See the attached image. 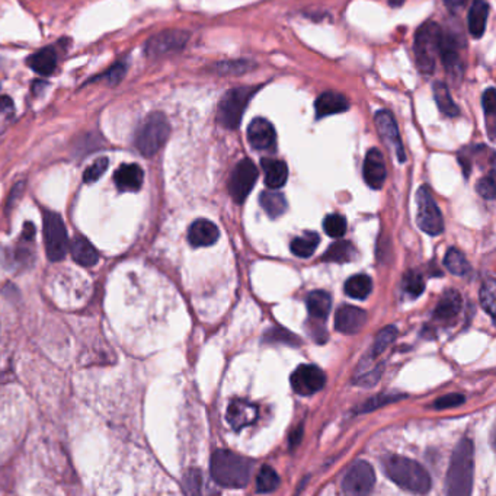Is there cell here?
<instances>
[{"mask_svg": "<svg viewBox=\"0 0 496 496\" xmlns=\"http://www.w3.org/2000/svg\"><path fill=\"white\" fill-rule=\"evenodd\" d=\"M253 463L230 450H217L210 463V471L217 485L230 489L245 488L252 474Z\"/></svg>", "mask_w": 496, "mask_h": 496, "instance_id": "1", "label": "cell"}, {"mask_svg": "<svg viewBox=\"0 0 496 496\" xmlns=\"http://www.w3.org/2000/svg\"><path fill=\"white\" fill-rule=\"evenodd\" d=\"M474 447L469 438L462 440L455 447L448 467L445 490L448 495L467 496L473 486Z\"/></svg>", "mask_w": 496, "mask_h": 496, "instance_id": "2", "label": "cell"}, {"mask_svg": "<svg viewBox=\"0 0 496 496\" xmlns=\"http://www.w3.org/2000/svg\"><path fill=\"white\" fill-rule=\"evenodd\" d=\"M384 467L389 479L399 488L420 495L429 492L431 478L418 462L402 457V455H391Z\"/></svg>", "mask_w": 496, "mask_h": 496, "instance_id": "3", "label": "cell"}, {"mask_svg": "<svg viewBox=\"0 0 496 496\" xmlns=\"http://www.w3.org/2000/svg\"><path fill=\"white\" fill-rule=\"evenodd\" d=\"M170 134V124L163 112L149 114L138 126L134 135V146L146 157L154 156L163 147Z\"/></svg>", "mask_w": 496, "mask_h": 496, "instance_id": "4", "label": "cell"}, {"mask_svg": "<svg viewBox=\"0 0 496 496\" xmlns=\"http://www.w3.org/2000/svg\"><path fill=\"white\" fill-rule=\"evenodd\" d=\"M443 29L438 24L428 21L422 24L415 35L413 51L416 66L424 74H432L435 70L436 58L440 57Z\"/></svg>", "mask_w": 496, "mask_h": 496, "instance_id": "5", "label": "cell"}, {"mask_svg": "<svg viewBox=\"0 0 496 496\" xmlns=\"http://www.w3.org/2000/svg\"><path fill=\"white\" fill-rule=\"evenodd\" d=\"M260 89L261 86H241L226 92L217 108V123L224 128L236 130L242 121L243 112L253 93Z\"/></svg>", "mask_w": 496, "mask_h": 496, "instance_id": "6", "label": "cell"}, {"mask_svg": "<svg viewBox=\"0 0 496 496\" xmlns=\"http://www.w3.org/2000/svg\"><path fill=\"white\" fill-rule=\"evenodd\" d=\"M44 243L47 256L51 261H60L66 256L69 249L67 230L60 214L54 211L44 213Z\"/></svg>", "mask_w": 496, "mask_h": 496, "instance_id": "7", "label": "cell"}, {"mask_svg": "<svg viewBox=\"0 0 496 496\" xmlns=\"http://www.w3.org/2000/svg\"><path fill=\"white\" fill-rule=\"evenodd\" d=\"M416 223L422 232L431 236L440 234L444 230L443 214L427 187H421L416 192Z\"/></svg>", "mask_w": 496, "mask_h": 496, "instance_id": "8", "label": "cell"}, {"mask_svg": "<svg viewBox=\"0 0 496 496\" xmlns=\"http://www.w3.org/2000/svg\"><path fill=\"white\" fill-rule=\"evenodd\" d=\"M189 39V32L184 29H166L150 36L145 44V54L156 60L184 50Z\"/></svg>", "mask_w": 496, "mask_h": 496, "instance_id": "9", "label": "cell"}, {"mask_svg": "<svg viewBox=\"0 0 496 496\" xmlns=\"http://www.w3.org/2000/svg\"><path fill=\"white\" fill-rule=\"evenodd\" d=\"M257 176L260 172L250 159H243L236 165L229 181V192L234 203L242 204L246 200L257 181Z\"/></svg>", "mask_w": 496, "mask_h": 496, "instance_id": "10", "label": "cell"}, {"mask_svg": "<svg viewBox=\"0 0 496 496\" xmlns=\"http://www.w3.org/2000/svg\"><path fill=\"white\" fill-rule=\"evenodd\" d=\"M375 485V473L367 462L354 463L342 481V490L347 495H367Z\"/></svg>", "mask_w": 496, "mask_h": 496, "instance_id": "11", "label": "cell"}, {"mask_svg": "<svg viewBox=\"0 0 496 496\" xmlns=\"http://www.w3.org/2000/svg\"><path fill=\"white\" fill-rule=\"evenodd\" d=\"M326 383L325 373L316 366L303 364L291 374V387L297 394L309 396L323 389Z\"/></svg>", "mask_w": 496, "mask_h": 496, "instance_id": "12", "label": "cell"}, {"mask_svg": "<svg viewBox=\"0 0 496 496\" xmlns=\"http://www.w3.org/2000/svg\"><path fill=\"white\" fill-rule=\"evenodd\" d=\"M374 123L377 127V131H379V135L382 137V140L384 142V145L398 156V161L401 163L406 162V154H405V149L402 145V138L399 134V128L398 124H396L393 115L389 111H379L375 114Z\"/></svg>", "mask_w": 496, "mask_h": 496, "instance_id": "13", "label": "cell"}, {"mask_svg": "<svg viewBox=\"0 0 496 496\" xmlns=\"http://www.w3.org/2000/svg\"><path fill=\"white\" fill-rule=\"evenodd\" d=\"M367 323V313L355 306H342L335 313V329L344 335L358 333Z\"/></svg>", "mask_w": 496, "mask_h": 496, "instance_id": "14", "label": "cell"}, {"mask_svg": "<svg viewBox=\"0 0 496 496\" xmlns=\"http://www.w3.org/2000/svg\"><path fill=\"white\" fill-rule=\"evenodd\" d=\"M386 163L379 149H370L364 159L363 176L366 184L373 189H380L386 181Z\"/></svg>", "mask_w": 496, "mask_h": 496, "instance_id": "15", "label": "cell"}, {"mask_svg": "<svg viewBox=\"0 0 496 496\" xmlns=\"http://www.w3.org/2000/svg\"><path fill=\"white\" fill-rule=\"evenodd\" d=\"M248 140L255 150H268L276 140L275 128L267 118L257 116L248 127Z\"/></svg>", "mask_w": 496, "mask_h": 496, "instance_id": "16", "label": "cell"}, {"mask_svg": "<svg viewBox=\"0 0 496 496\" xmlns=\"http://www.w3.org/2000/svg\"><path fill=\"white\" fill-rule=\"evenodd\" d=\"M257 418V406L243 401L236 399L227 408V422L234 431H241L242 428L252 425Z\"/></svg>", "mask_w": 496, "mask_h": 496, "instance_id": "17", "label": "cell"}, {"mask_svg": "<svg viewBox=\"0 0 496 496\" xmlns=\"http://www.w3.org/2000/svg\"><path fill=\"white\" fill-rule=\"evenodd\" d=\"M218 237H220V230L206 218L194 222L188 230V241L194 248L211 246L218 241Z\"/></svg>", "mask_w": 496, "mask_h": 496, "instance_id": "18", "label": "cell"}, {"mask_svg": "<svg viewBox=\"0 0 496 496\" xmlns=\"http://www.w3.org/2000/svg\"><path fill=\"white\" fill-rule=\"evenodd\" d=\"M143 180L145 172L137 163L121 165L114 175V182L116 188L123 192H137L142 188Z\"/></svg>", "mask_w": 496, "mask_h": 496, "instance_id": "19", "label": "cell"}, {"mask_svg": "<svg viewBox=\"0 0 496 496\" xmlns=\"http://www.w3.org/2000/svg\"><path fill=\"white\" fill-rule=\"evenodd\" d=\"M460 44L451 34L443 32L441 46H440V58L445 70L451 74L462 76V60H460Z\"/></svg>", "mask_w": 496, "mask_h": 496, "instance_id": "20", "label": "cell"}, {"mask_svg": "<svg viewBox=\"0 0 496 496\" xmlns=\"http://www.w3.org/2000/svg\"><path fill=\"white\" fill-rule=\"evenodd\" d=\"M348 108H349L348 99L338 92H323L316 99V104H314L317 120H321V118H325L328 115L345 112L348 111Z\"/></svg>", "mask_w": 496, "mask_h": 496, "instance_id": "21", "label": "cell"}, {"mask_svg": "<svg viewBox=\"0 0 496 496\" xmlns=\"http://www.w3.org/2000/svg\"><path fill=\"white\" fill-rule=\"evenodd\" d=\"M264 173H265V184L271 189L283 188L288 177V168L283 161L279 159L265 157L261 161Z\"/></svg>", "mask_w": 496, "mask_h": 496, "instance_id": "22", "label": "cell"}, {"mask_svg": "<svg viewBox=\"0 0 496 496\" xmlns=\"http://www.w3.org/2000/svg\"><path fill=\"white\" fill-rule=\"evenodd\" d=\"M462 310V295L457 291H448L444 294L441 302L434 310V321L450 322Z\"/></svg>", "mask_w": 496, "mask_h": 496, "instance_id": "23", "label": "cell"}, {"mask_svg": "<svg viewBox=\"0 0 496 496\" xmlns=\"http://www.w3.org/2000/svg\"><path fill=\"white\" fill-rule=\"evenodd\" d=\"M57 53L53 47H44L28 57L27 65L38 74L48 76L57 67Z\"/></svg>", "mask_w": 496, "mask_h": 496, "instance_id": "24", "label": "cell"}, {"mask_svg": "<svg viewBox=\"0 0 496 496\" xmlns=\"http://www.w3.org/2000/svg\"><path fill=\"white\" fill-rule=\"evenodd\" d=\"M306 304L311 319L317 322H325V319L330 313L332 300H330V295L326 291L316 290L307 295Z\"/></svg>", "mask_w": 496, "mask_h": 496, "instance_id": "25", "label": "cell"}, {"mask_svg": "<svg viewBox=\"0 0 496 496\" xmlns=\"http://www.w3.org/2000/svg\"><path fill=\"white\" fill-rule=\"evenodd\" d=\"M489 16V5L485 0H474L469 11V31L473 38H481L486 29Z\"/></svg>", "mask_w": 496, "mask_h": 496, "instance_id": "26", "label": "cell"}, {"mask_svg": "<svg viewBox=\"0 0 496 496\" xmlns=\"http://www.w3.org/2000/svg\"><path fill=\"white\" fill-rule=\"evenodd\" d=\"M70 252L73 260L79 265H83V267H92L99 260L98 250L88 239H85V237H76L70 245Z\"/></svg>", "mask_w": 496, "mask_h": 496, "instance_id": "27", "label": "cell"}, {"mask_svg": "<svg viewBox=\"0 0 496 496\" xmlns=\"http://www.w3.org/2000/svg\"><path fill=\"white\" fill-rule=\"evenodd\" d=\"M356 250L355 246L348 241H338L328 248L322 261L335 262V264H347L355 260Z\"/></svg>", "mask_w": 496, "mask_h": 496, "instance_id": "28", "label": "cell"}, {"mask_svg": "<svg viewBox=\"0 0 496 496\" xmlns=\"http://www.w3.org/2000/svg\"><path fill=\"white\" fill-rule=\"evenodd\" d=\"M344 290H345V294L348 297H351V299L364 300V299H367L373 290V280L366 274L352 275L347 280Z\"/></svg>", "mask_w": 496, "mask_h": 496, "instance_id": "29", "label": "cell"}, {"mask_svg": "<svg viewBox=\"0 0 496 496\" xmlns=\"http://www.w3.org/2000/svg\"><path fill=\"white\" fill-rule=\"evenodd\" d=\"M319 242H321L319 234L314 232H306L302 236L295 237L290 245V249L295 256L309 257L314 253L317 246H319Z\"/></svg>", "mask_w": 496, "mask_h": 496, "instance_id": "30", "label": "cell"}, {"mask_svg": "<svg viewBox=\"0 0 496 496\" xmlns=\"http://www.w3.org/2000/svg\"><path fill=\"white\" fill-rule=\"evenodd\" d=\"M432 92H434V99L436 105H438L440 111L447 115V116H457L460 115V109L459 107L455 105V102L453 101V98L450 95V91L447 88L445 83L443 82H435L432 86Z\"/></svg>", "mask_w": 496, "mask_h": 496, "instance_id": "31", "label": "cell"}, {"mask_svg": "<svg viewBox=\"0 0 496 496\" xmlns=\"http://www.w3.org/2000/svg\"><path fill=\"white\" fill-rule=\"evenodd\" d=\"M260 204L265 210V213L272 218L283 215L287 210V201H286L284 195L276 192L275 189L274 191H264L260 195Z\"/></svg>", "mask_w": 496, "mask_h": 496, "instance_id": "32", "label": "cell"}, {"mask_svg": "<svg viewBox=\"0 0 496 496\" xmlns=\"http://www.w3.org/2000/svg\"><path fill=\"white\" fill-rule=\"evenodd\" d=\"M444 265L451 274L457 275V276H464L471 271V267H470L469 261L466 260V256L455 248L448 249V252L445 253Z\"/></svg>", "mask_w": 496, "mask_h": 496, "instance_id": "33", "label": "cell"}, {"mask_svg": "<svg viewBox=\"0 0 496 496\" xmlns=\"http://www.w3.org/2000/svg\"><path fill=\"white\" fill-rule=\"evenodd\" d=\"M280 486V476L272 467L264 466L256 476V490L260 493H269Z\"/></svg>", "mask_w": 496, "mask_h": 496, "instance_id": "34", "label": "cell"}, {"mask_svg": "<svg viewBox=\"0 0 496 496\" xmlns=\"http://www.w3.org/2000/svg\"><path fill=\"white\" fill-rule=\"evenodd\" d=\"M396 336H398V329L394 326H387L383 330H380L379 335L375 336V341L373 344V351H371L373 358L382 355L386 351V348L391 345V342L396 340Z\"/></svg>", "mask_w": 496, "mask_h": 496, "instance_id": "35", "label": "cell"}, {"mask_svg": "<svg viewBox=\"0 0 496 496\" xmlns=\"http://www.w3.org/2000/svg\"><path fill=\"white\" fill-rule=\"evenodd\" d=\"M323 229L332 239H341L347 232V220L341 214H329L323 222Z\"/></svg>", "mask_w": 496, "mask_h": 496, "instance_id": "36", "label": "cell"}, {"mask_svg": "<svg viewBox=\"0 0 496 496\" xmlns=\"http://www.w3.org/2000/svg\"><path fill=\"white\" fill-rule=\"evenodd\" d=\"M253 67L255 65L248 60H229L214 66L215 73L218 74H242L252 70Z\"/></svg>", "mask_w": 496, "mask_h": 496, "instance_id": "37", "label": "cell"}, {"mask_svg": "<svg viewBox=\"0 0 496 496\" xmlns=\"http://www.w3.org/2000/svg\"><path fill=\"white\" fill-rule=\"evenodd\" d=\"M495 290H496V284L492 279L488 280L481 288V304L492 319L495 316Z\"/></svg>", "mask_w": 496, "mask_h": 496, "instance_id": "38", "label": "cell"}, {"mask_svg": "<svg viewBox=\"0 0 496 496\" xmlns=\"http://www.w3.org/2000/svg\"><path fill=\"white\" fill-rule=\"evenodd\" d=\"M108 165H109V161H108V157H99L96 159V161L85 170L83 173V181L86 184H92V182H96L99 177H101L107 169H108Z\"/></svg>", "mask_w": 496, "mask_h": 496, "instance_id": "39", "label": "cell"}, {"mask_svg": "<svg viewBox=\"0 0 496 496\" xmlns=\"http://www.w3.org/2000/svg\"><path fill=\"white\" fill-rule=\"evenodd\" d=\"M126 73H127V66L124 63H116L112 67H109L105 73H102L101 76L95 77V81H99V79H104V81L109 86H116V85H120V82L124 79Z\"/></svg>", "mask_w": 496, "mask_h": 496, "instance_id": "40", "label": "cell"}, {"mask_svg": "<svg viewBox=\"0 0 496 496\" xmlns=\"http://www.w3.org/2000/svg\"><path fill=\"white\" fill-rule=\"evenodd\" d=\"M201 473L200 470H188L184 476V482H182V488L184 492L188 495H196L201 492Z\"/></svg>", "mask_w": 496, "mask_h": 496, "instance_id": "41", "label": "cell"}, {"mask_svg": "<svg viewBox=\"0 0 496 496\" xmlns=\"http://www.w3.org/2000/svg\"><path fill=\"white\" fill-rule=\"evenodd\" d=\"M405 290L410 297H420L425 290L424 279L420 274H408L405 279Z\"/></svg>", "mask_w": 496, "mask_h": 496, "instance_id": "42", "label": "cell"}, {"mask_svg": "<svg viewBox=\"0 0 496 496\" xmlns=\"http://www.w3.org/2000/svg\"><path fill=\"white\" fill-rule=\"evenodd\" d=\"M464 396L459 394V393H451V394H445L443 398L436 399L434 403L435 409H448V408H457L460 405L464 403Z\"/></svg>", "mask_w": 496, "mask_h": 496, "instance_id": "43", "label": "cell"}, {"mask_svg": "<svg viewBox=\"0 0 496 496\" xmlns=\"http://www.w3.org/2000/svg\"><path fill=\"white\" fill-rule=\"evenodd\" d=\"M478 192L485 198V200H493L495 198V176H493V169L490 170V173L478 182Z\"/></svg>", "mask_w": 496, "mask_h": 496, "instance_id": "44", "label": "cell"}, {"mask_svg": "<svg viewBox=\"0 0 496 496\" xmlns=\"http://www.w3.org/2000/svg\"><path fill=\"white\" fill-rule=\"evenodd\" d=\"M483 111L485 115L488 116V120H493V116L496 114V96H495V89L489 88L483 93Z\"/></svg>", "mask_w": 496, "mask_h": 496, "instance_id": "45", "label": "cell"}, {"mask_svg": "<svg viewBox=\"0 0 496 496\" xmlns=\"http://www.w3.org/2000/svg\"><path fill=\"white\" fill-rule=\"evenodd\" d=\"M280 336L286 340L287 344H290V342L291 344H300V340H297L293 333H290L287 330H283V329H279V328L274 329L272 332H268L267 333V340L268 341H276V340H280Z\"/></svg>", "mask_w": 496, "mask_h": 496, "instance_id": "46", "label": "cell"}, {"mask_svg": "<svg viewBox=\"0 0 496 496\" xmlns=\"http://www.w3.org/2000/svg\"><path fill=\"white\" fill-rule=\"evenodd\" d=\"M403 396H396V398H393V396H380V398H375L373 401H368L366 402L364 408L361 409L363 412H367V410H373L375 408H379V406H383V405H387L390 402H393L394 399H402Z\"/></svg>", "mask_w": 496, "mask_h": 496, "instance_id": "47", "label": "cell"}, {"mask_svg": "<svg viewBox=\"0 0 496 496\" xmlns=\"http://www.w3.org/2000/svg\"><path fill=\"white\" fill-rule=\"evenodd\" d=\"M22 191H24V182H19V184H16V185L13 187L12 195H11V198H9V203H8L9 207H12V203H15V200H16L18 196H21Z\"/></svg>", "mask_w": 496, "mask_h": 496, "instance_id": "48", "label": "cell"}, {"mask_svg": "<svg viewBox=\"0 0 496 496\" xmlns=\"http://www.w3.org/2000/svg\"><path fill=\"white\" fill-rule=\"evenodd\" d=\"M0 108L5 111H12L13 109V102L9 96H0Z\"/></svg>", "mask_w": 496, "mask_h": 496, "instance_id": "49", "label": "cell"}, {"mask_svg": "<svg viewBox=\"0 0 496 496\" xmlns=\"http://www.w3.org/2000/svg\"><path fill=\"white\" fill-rule=\"evenodd\" d=\"M444 2H445V5H447L448 8L455 9V8L463 6V5L467 2V0H444Z\"/></svg>", "mask_w": 496, "mask_h": 496, "instance_id": "50", "label": "cell"}, {"mask_svg": "<svg viewBox=\"0 0 496 496\" xmlns=\"http://www.w3.org/2000/svg\"><path fill=\"white\" fill-rule=\"evenodd\" d=\"M300 436H302V427H300V429L297 428L295 434H294V435H291V440H290L291 447H294L295 444H299V443H300Z\"/></svg>", "mask_w": 496, "mask_h": 496, "instance_id": "51", "label": "cell"}, {"mask_svg": "<svg viewBox=\"0 0 496 496\" xmlns=\"http://www.w3.org/2000/svg\"><path fill=\"white\" fill-rule=\"evenodd\" d=\"M405 4V0H389V5L391 6V8H399V6H402Z\"/></svg>", "mask_w": 496, "mask_h": 496, "instance_id": "52", "label": "cell"}]
</instances>
